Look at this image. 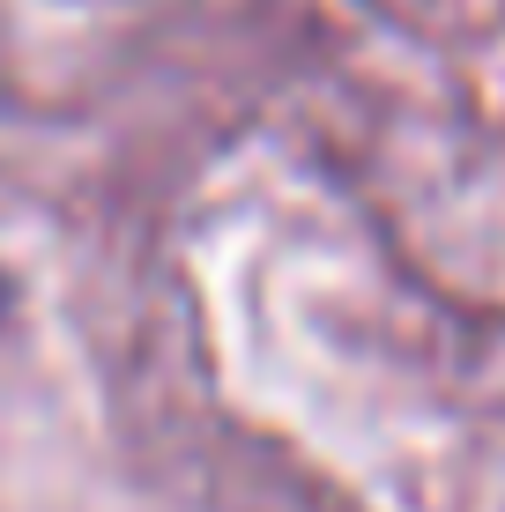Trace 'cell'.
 I'll return each instance as SVG.
<instances>
[{"mask_svg":"<svg viewBox=\"0 0 505 512\" xmlns=\"http://www.w3.org/2000/svg\"><path fill=\"white\" fill-rule=\"evenodd\" d=\"M8 297H15V290H8V275H0V312H8Z\"/></svg>","mask_w":505,"mask_h":512,"instance_id":"obj_1","label":"cell"}]
</instances>
